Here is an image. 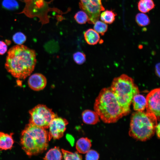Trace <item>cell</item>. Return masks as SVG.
Listing matches in <instances>:
<instances>
[{
    "label": "cell",
    "mask_w": 160,
    "mask_h": 160,
    "mask_svg": "<svg viewBox=\"0 0 160 160\" xmlns=\"http://www.w3.org/2000/svg\"><path fill=\"white\" fill-rule=\"evenodd\" d=\"M82 117L83 122L86 124L94 125L99 121V117L95 111L84 110L82 112Z\"/></svg>",
    "instance_id": "cell-13"
},
{
    "label": "cell",
    "mask_w": 160,
    "mask_h": 160,
    "mask_svg": "<svg viewBox=\"0 0 160 160\" xmlns=\"http://www.w3.org/2000/svg\"><path fill=\"white\" fill-rule=\"evenodd\" d=\"M132 103L133 109L136 111H143L145 109L146 104V97L143 95L138 93L133 97Z\"/></svg>",
    "instance_id": "cell-14"
},
{
    "label": "cell",
    "mask_w": 160,
    "mask_h": 160,
    "mask_svg": "<svg viewBox=\"0 0 160 160\" xmlns=\"http://www.w3.org/2000/svg\"><path fill=\"white\" fill-rule=\"evenodd\" d=\"M23 1L25 3V7L17 14H24L30 18L38 17L42 25L48 22L47 13L51 8L48 5L49 2L44 0H24Z\"/></svg>",
    "instance_id": "cell-6"
},
{
    "label": "cell",
    "mask_w": 160,
    "mask_h": 160,
    "mask_svg": "<svg viewBox=\"0 0 160 160\" xmlns=\"http://www.w3.org/2000/svg\"><path fill=\"white\" fill-rule=\"evenodd\" d=\"M135 21L137 24L140 26H145L148 25L150 23L148 16L143 13L137 14L135 16Z\"/></svg>",
    "instance_id": "cell-20"
},
{
    "label": "cell",
    "mask_w": 160,
    "mask_h": 160,
    "mask_svg": "<svg viewBox=\"0 0 160 160\" xmlns=\"http://www.w3.org/2000/svg\"><path fill=\"white\" fill-rule=\"evenodd\" d=\"M74 18L76 22L80 24L85 23L88 20V15L82 10L77 12L75 15Z\"/></svg>",
    "instance_id": "cell-23"
},
{
    "label": "cell",
    "mask_w": 160,
    "mask_h": 160,
    "mask_svg": "<svg viewBox=\"0 0 160 160\" xmlns=\"http://www.w3.org/2000/svg\"><path fill=\"white\" fill-rule=\"evenodd\" d=\"M73 58L75 63L78 65L84 63L86 60L85 54L81 52H77L73 55Z\"/></svg>",
    "instance_id": "cell-26"
},
{
    "label": "cell",
    "mask_w": 160,
    "mask_h": 160,
    "mask_svg": "<svg viewBox=\"0 0 160 160\" xmlns=\"http://www.w3.org/2000/svg\"><path fill=\"white\" fill-rule=\"evenodd\" d=\"M94 108L101 120L106 123H115L125 116L110 87L101 90L95 99Z\"/></svg>",
    "instance_id": "cell-2"
},
{
    "label": "cell",
    "mask_w": 160,
    "mask_h": 160,
    "mask_svg": "<svg viewBox=\"0 0 160 160\" xmlns=\"http://www.w3.org/2000/svg\"><path fill=\"white\" fill-rule=\"evenodd\" d=\"M47 83L46 77L39 73H36L30 75L28 81L30 88L36 91L43 89L46 87Z\"/></svg>",
    "instance_id": "cell-11"
},
{
    "label": "cell",
    "mask_w": 160,
    "mask_h": 160,
    "mask_svg": "<svg viewBox=\"0 0 160 160\" xmlns=\"http://www.w3.org/2000/svg\"><path fill=\"white\" fill-rule=\"evenodd\" d=\"M110 87L125 116L127 115L130 111V106L133 96L139 93L138 87L132 78L123 74L113 79Z\"/></svg>",
    "instance_id": "cell-5"
},
{
    "label": "cell",
    "mask_w": 160,
    "mask_h": 160,
    "mask_svg": "<svg viewBox=\"0 0 160 160\" xmlns=\"http://www.w3.org/2000/svg\"><path fill=\"white\" fill-rule=\"evenodd\" d=\"M117 14L112 10H107L103 11L100 14L101 20L104 23L111 24L115 21Z\"/></svg>",
    "instance_id": "cell-19"
},
{
    "label": "cell",
    "mask_w": 160,
    "mask_h": 160,
    "mask_svg": "<svg viewBox=\"0 0 160 160\" xmlns=\"http://www.w3.org/2000/svg\"><path fill=\"white\" fill-rule=\"evenodd\" d=\"M35 51L23 45H17L8 50L5 67L18 79H25L34 71L36 62Z\"/></svg>",
    "instance_id": "cell-1"
},
{
    "label": "cell",
    "mask_w": 160,
    "mask_h": 160,
    "mask_svg": "<svg viewBox=\"0 0 160 160\" xmlns=\"http://www.w3.org/2000/svg\"><path fill=\"white\" fill-rule=\"evenodd\" d=\"M29 123L45 129H48L52 120L57 116L46 105L39 104L30 110Z\"/></svg>",
    "instance_id": "cell-7"
},
{
    "label": "cell",
    "mask_w": 160,
    "mask_h": 160,
    "mask_svg": "<svg viewBox=\"0 0 160 160\" xmlns=\"http://www.w3.org/2000/svg\"><path fill=\"white\" fill-rule=\"evenodd\" d=\"M91 146V142L89 139L87 137H82L76 142V148L78 153L84 154L90 149Z\"/></svg>",
    "instance_id": "cell-15"
},
{
    "label": "cell",
    "mask_w": 160,
    "mask_h": 160,
    "mask_svg": "<svg viewBox=\"0 0 160 160\" xmlns=\"http://www.w3.org/2000/svg\"><path fill=\"white\" fill-rule=\"evenodd\" d=\"M12 40L17 45H22L26 41V37L23 33L17 32L13 36Z\"/></svg>",
    "instance_id": "cell-25"
},
{
    "label": "cell",
    "mask_w": 160,
    "mask_h": 160,
    "mask_svg": "<svg viewBox=\"0 0 160 160\" xmlns=\"http://www.w3.org/2000/svg\"><path fill=\"white\" fill-rule=\"evenodd\" d=\"M157 120L152 113L143 111L133 113L131 117L129 136L141 141L148 140L154 134Z\"/></svg>",
    "instance_id": "cell-4"
},
{
    "label": "cell",
    "mask_w": 160,
    "mask_h": 160,
    "mask_svg": "<svg viewBox=\"0 0 160 160\" xmlns=\"http://www.w3.org/2000/svg\"><path fill=\"white\" fill-rule=\"evenodd\" d=\"M85 40L87 44L95 45L99 42L100 39L99 34L92 29H89L84 33Z\"/></svg>",
    "instance_id": "cell-16"
},
{
    "label": "cell",
    "mask_w": 160,
    "mask_h": 160,
    "mask_svg": "<svg viewBox=\"0 0 160 160\" xmlns=\"http://www.w3.org/2000/svg\"><path fill=\"white\" fill-rule=\"evenodd\" d=\"M2 4L4 8L9 10L16 9L19 7L18 4L15 0H3Z\"/></svg>",
    "instance_id": "cell-24"
},
{
    "label": "cell",
    "mask_w": 160,
    "mask_h": 160,
    "mask_svg": "<svg viewBox=\"0 0 160 160\" xmlns=\"http://www.w3.org/2000/svg\"><path fill=\"white\" fill-rule=\"evenodd\" d=\"M20 0V1H24V0Z\"/></svg>",
    "instance_id": "cell-31"
},
{
    "label": "cell",
    "mask_w": 160,
    "mask_h": 160,
    "mask_svg": "<svg viewBox=\"0 0 160 160\" xmlns=\"http://www.w3.org/2000/svg\"><path fill=\"white\" fill-rule=\"evenodd\" d=\"M68 123L65 119L57 116L53 119L50 122L48 128V139H58L61 138L66 129V127Z\"/></svg>",
    "instance_id": "cell-9"
},
{
    "label": "cell",
    "mask_w": 160,
    "mask_h": 160,
    "mask_svg": "<svg viewBox=\"0 0 160 160\" xmlns=\"http://www.w3.org/2000/svg\"><path fill=\"white\" fill-rule=\"evenodd\" d=\"M61 151L65 160H80L82 159L81 155L77 152L73 153L63 149H61Z\"/></svg>",
    "instance_id": "cell-21"
},
{
    "label": "cell",
    "mask_w": 160,
    "mask_h": 160,
    "mask_svg": "<svg viewBox=\"0 0 160 160\" xmlns=\"http://www.w3.org/2000/svg\"><path fill=\"white\" fill-rule=\"evenodd\" d=\"M94 24V30L101 35H104L108 30V25L104 22L98 20L96 21Z\"/></svg>",
    "instance_id": "cell-22"
},
{
    "label": "cell",
    "mask_w": 160,
    "mask_h": 160,
    "mask_svg": "<svg viewBox=\"0 0 160 160\" xmlns=\"http://www.w3.org/2000/svg\"><path fill=\"white\" fill-rule=\"evenodd\" d=\"M79 0L80 8L88 15V23L94 24L99 19L101 12L105 10L102 0Z\"/></svg>",
    "instance_id": "cell-8"
},
{
    "label": "cell",
    "mask_w": 160,
    "mask_h": 160,
    "mask_svg": "<svg viewBox=\"0 0 160 160\" xmlns=\"http://www.w3.org/2000/svg\"><path fill=\"white\" fill-rule=\"evenodd\" d=\"M85 159L87 160H97L99 154L96 151L90 149L86 153Z\"/></svg>",
    "instance_id": "cell-27"
},
{
    "label": "cell",
    "mask_w": 160,
    "mask_h": 160,
    "mask_svg": "<svg viewBox=\"0 0 160 160\" xmlns=\"http://www.w3.org/2000/svg\"><path fill=\"white\" fill-rule=\"evenodd\" d=\"M160 123L159 122L157 123L155 128V131L159 138L160 137Z\"/></svg>",
    "instance_id": "cell-30"
},
{
    "label": "cell",
    "mask_w": 160,
    "mask_h": 160,
    "mask_svg": "<svg viewBox=\"0 0 160 160\" xmlns=\"http://www.w3.org/2000/svg\"><path fill=\"white\" fill-rule=\"evenodd\" d=\"M7 50V46L4 42L0 41V55H3Z\"/></svg>",
    "instance_id": "cell-28"
},
{
    "label": "cell",
    "mask_w": 160,
    "mask_h": 160,
    "mask_svg": "<svg viewBox=\"0 0 160 160\" xmlns=\"http://www.w3.org/2000/svg\"><path fill=\"white\" fill-rule=\"evenodd\" d=\"M155 6L153 0H140L137 4L138 10L143 13L149 12L154 8Z\"/></svg>",
    "instance_id": "cell-18"
},
{
    "label": "cell",
    "mask_w": 160,
    "mask_h": 160,
    "mask_svg": "<svg viewBox=\"0 0 160 160\" xmlns=\"http://www.w3.org/2000/svg\"><path fill=\"white\" fill-rule=\"evenodd\" d=\"M48 132L46 129L31 123L22 131L20 143L22 149L29 157L42 153L48 145Z\"/></svg>",
    "instance_id": "cell-3"
},
{
    "label": "cell",
    "mask_w": 160,
    "mask_h": 160,
    "mask_svg": "<svg viewBox=\"0 0 160 160\" xmlns=\"http://www.w3.org/2000/svg\"><path fill=\"white\" fill-rule=\"evenodd\" d=\"M63 155L59 148L55 146L47 151L43 158L44 160H60L63 159Z\"/></svg>",
    "instance_id": "cell-17"
},
{
    "label": "cell",
    "mask_w": 160,
    "mask_h": 160,
    "mask_svg": "<svg viewBox=\"0 0 160 160\" xmlns=\"http://www.w3.org/2000/svg\"><path fill=\"white\" fill-rule=\"evenodd\" d=\"M155 73L159 77L160 76V63H157L155 65Z\"/></svg>",
    "instance_id": "cell-29"
},
{
    "label": "cell",
    "mask_w": 160,
    "mask_h": 160,
    "mask_svg": "<svg viewBox=\"0 0 160 160\" xmlns=\"http://www.w3.org/2000/svg\"><path fill=\"white\" fill-rule=\"evenodd\" d=\"M160 92L159 88L154 89L149 92L146 97V112L154 114L159 121L160 119Z\"/></svg>",
    "instance_id": "cell-10"
},
{
    "label": "cell",
    "mask_w": 160,
    "mask_h": 160,
    "mask_svg": "<svg viewBox=\"0 0 160 160\" xmlns=\"http://www.w3.org/2000/svg\"><path fill=\"white\" fill-rule=\"evenodd\" d=\"M13 134L12 133L7 134L0 132V151L11 149L14 143Z\"/></svg>",
    "instance_id": "cell-12"
}]
</instances>
